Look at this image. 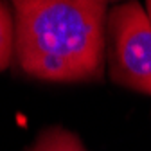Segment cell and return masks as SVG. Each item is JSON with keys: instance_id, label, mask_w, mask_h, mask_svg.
<instances>
[{"instance_id": "6da1fadb", "label": "cell", "mask_w": 151, "mask_h": 151, "mask_svg": "<svg viewBox=\"0 0 151 151\" xmlns=\"http://www.w3.org/2000/svg\"><path fill=\"white\" fill-rule=\"evenodd\" d=\"M14 52L22 70L45 81L99 79L106 52V2L18 0Z\"/></svg>"}, {"instance_id": "7a4b0ae2", "label": "cell", "mask_w": 151, "mask_h": 151, "mask_svg": "<svg viewBox=\"0 0 151 151\" xmlns=\"http://www.w3.org/2000/svg\"><path fill=\"white\" fill-rule=\"evenodd\" d=\"M110 78L151 96V20L137 2L111 7L106 20Z\"/></svg>"}, {"instance_id": "3957f363", "label": "cell", "mask_w": 151, "mask_h": 151, "mask_svg": "<svg viewBox=\"0 0 151 151\" xmlns=\"http://www.w3.org/2000/svg\"><path fill=\"white\" fill-rule=\"evenodd\" d=\"M27 151H86L81 140L63 128L45 129Z\"/></svg>"}, {"instance_id": "277c9868", "label": "cell", "mask_w": 151, "mask_h": 151, "mask_svg": "<svg viewBox=\"0 0 151 151\" xmlns=\"http://www.w3.org/2000/svg\"><path fill=\"white\" fill-rule=\"evenodd\" d=\"M14 52V14L9 6L0 2V70H4Z\"/></svg>"}, {"instance_id": "5b68a950", "label": "cell", "mask_w": 151, "mask_h": 151, "mask_svg": "<svg viewBox=\"0 0 151 151\" xmlns=\"http://www.w3.org/2000/svg\"><path fill=\"white\" fill-rule=\"evenodd\" d=\"M146 6H147V7H146V13H147V16H149V20H151V0H149Z\"/></svg>"}]
</instances>
